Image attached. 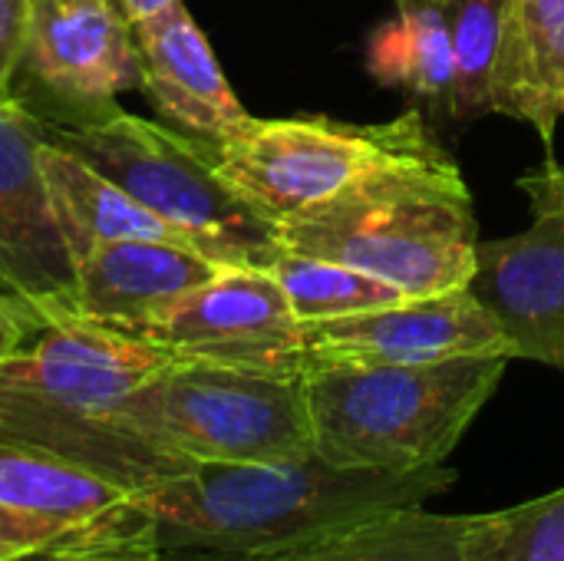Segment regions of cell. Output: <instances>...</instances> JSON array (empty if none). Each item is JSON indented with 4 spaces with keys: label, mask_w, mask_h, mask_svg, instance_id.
<instances>
[{
    "label": "cell",
    "mask_w": 564,
    "mask_h": 561,
    "mask_svg": "<svg viewBox=\"0 0 564 561\" xmlns=\"http://www.w3.org/2000/svg\"><path fill=\"white\" fill-rule=\"evenodd\" d=\"M456 470H347L317 453L274 463H195L135 493L162 552L248 559L390 509L443 496Z\"/></svg>",
    "instance_id": "6da1fadb"
},
{
    "label": "cell",
    "mask_w": 564,
    "mask_h": 561,
    "mask_svg": "<svg viewBox=\"0 0 564 561\" xmlns=\"http://www.w3.org/2000/svg\"><path fill=\"white\" fill-rule=\"evenodd\" d=\"M175 357L149 337L63 317L0 360V440L69 460L122 489L188 470L135 436L126 400Z\"/></svg>",
    "instance_id": "7a4b0ae2"
},
{
    "label": "cell",
    "mask_w": 564,
    "mask_h": 561,
    "mask_svg": "<svg viewBox=\"0 0 564 561\" xmlns=\"http://www.w3.org/2000/svg\"><path fill=\"white\" fill-rule=\"evenodd\" d=\"M281 245L360 268L406 298H436L469 288L479 231L463 172L426 136L281 222Z\"/></svg>",
    "instance_id": "3957f363"
},
{
    "label": "cell",
    "mask_w": 564,
    "mask_h": 561,
    "mask_svg": "<svg viewBox=\"0 0 564 561\" xmlns=\"http://www.w3.org/2000/svg\"><path fill=\"white\" fill-rule=\"evenodd\" d=\"M512 357L476 354L410 367H311L314 453L334 466L416 473L446 463Z\"/></svg>",
    "instance_id": "277c9868"
},
{
    "label": "cell",
    "mask_w": 564,
    "mask_h": 561,
    "mask_svg": "<svg viewBox=\"0 0 564 561\" xmlns=\"http://www.w3.org/2000/svg\"><path fill=\"white\" fill-rule=\"evenodd\" d=\"M43 136L112 179L135 202L185 231L221 268H264L284 255L281 225L251 208L215 169L208 139L109 109L69 122L40 119Z\"/></svg>",
    "instance_id": "5b68a950"
},
{
    "label": "cell",
    "mask_w": 564,
    "mask_h": 561,
    "mask_svg": "<svg viewBox=\"0 0 564 561\" xmlns=\"http://www.w3.org/2000/svg\"><path fill=\"white\" fill-rule=\"evenodd\" d=\"M122 420L185 466L274 463L314 453L304 377L284 380L175 357L126 400Z\"/></svg>",
    "instance_id": "8992f818"
},
{
    "label": "cell",
    "mask_w": 564,
    "mask_h": 561,
    "mask_svg": "<svg viewBox=\"0 0 564 561\" xmlns=\"http://www.w3.org/2000/svg\"><path fill=\"white\" fill-rule=\"evenodd\" d=\"M430 132L416 112L383 126L334 119H245L212 139L218 175L264 218L288 222L347 188Z\"/></svg>",
    "instance_id": "52a82bcc"
},
{
    "label": "cell",
    "mask_w": 564,
    "mask_h": 561,
    "mask_svg": "<svg viewBox=\"0 0 564 561\" xmlns=\"http://www.w3.org/2000/svg\"><path fill=\"white\" fill-rule=\"evenodd\" d=\"M20 73V106L46 122L109 112L119 93L142 89L132 26L106 0H30Z\"/></svg>",
    "instance_id": "ba28073f"
},
{
    "label": "cell",
    "mask_w": 564,
    "mask_h": 561,
    "mask_svg": "<svg viewBox=\"0 0 564 561\" xmlns=\"http://www.w3.org/2000/svg\"><path fill=\"white\" fill-rule=\"evenodd\" d=\"M142 337L178 360H202L284 380L304 377V324L264 268H221Z\"/></svg>",
    "instance_id": "9c48e42d"
},
{
    "label": "cell",
    "mask_w": 564,
    "mask_h": 561,
    "mask_svg": "<svg viewBox=\"0 0 564 561\" xmlns=\"http://www.w3.org/2000/svg\"><path fill=\"white\" fill-rule=\"evenodd\" d=\"M40 139L36 116L0 109V301L36 331L76 314V265L40 172Z\"/></svg>",
    "instance_id": "30bf717a"
},
{
    "label": "cell",
    "mask_w": 564,
    "mask_h": 561,
    "mask_svg": "<svg viewBox=\"0 0 564 561\" xmlns=\"http://www.w3.org/2000/svg\"><path fill=\"white\" fill-rule=\"evenodd\" d=\"M0 506L59 532L79 561L162 559L132 489L33 446L0 440Z\"/></svg>",
    "instance_id": "8fae6325"
},
{
    "label": "cell",
    "mask_w": 564,
    "mask_h": 561,
    "mask_svg": "<svg viewBox=\"0 0 564 561\" xmlns=\"http://www.w3.org/2000/svg\"><path fill=\"white\" fill-rule=\"evenodd\" d=\"M522 185L535 222L522 235L479 241L469 291L502 327L512 357L564 370V192L545 172Z\"/></svg>",
    "instance_id": "7c38bea8"
},
{
    "label": "cell",
    "mask_w": 564,
    "mask_h": 561,
    "mask_svg": "<svg viewBox=\"0 0 564 561\" xmlns=\"http://www.w3.org/2000/svg\"><path fill=\"white\" fill-rule=\"evenodd\" d=\"M304 374L311 367H410L476 354L512 357L502 327L469 288L317 321L304 327Z\"/></svg>",
    "instance_id": "4fadbf2b"
},
{
    "label": "cell",
    "mask_w": 564,
    "mask_h": 561,
    "mask_svg": "<svg viewBox=\"0 0 564 561\" xmlns=\"http://www.w3.org/2000/svg\"><path fill=\"white\" fill-rule=\"evenodd\" d=\"M221 265L169 241H109L76 261V314L145 334Z\"/></svg>",
    "instance_id": "5bb4252c"
},
{
    "label": "cell",
    "mask_w": 564,
    "mask_h": 561,
    "mask_svg": "<svg viewBox=\"0 0 564 561\" xmlns=\"http://www.w3.org/2000/svg\"><path fill=\"white\" fill-rule=\"evenodd\" d=\"M132 36L142 63V89L162 116L202 139H221L248 119L205 33L182 3L135 23Z\"/></svg>",
    "instance_id": "9a60e30c"
},
{
    "label": "cell",
    "mask_w": 564,
    "mask_h": 561,
    "mask_svg": "<svg viewBox=\"0 0 564 561\" xmlns=\"http://www.w3.org/2000/svg\"><path fill=\"white\" fill-rule=\"evenodd\" d=\"M36 155L73 265L109 241H169L198 251L185 231H178L162 215L135 202L129 192H122L112 179L99 175L93 165L76 159L69 149L43 136Z\"/></svg>",
    "instance_id": "2e32d148"
},
{
    "label": "cell",
    "mask_w": 564,
    "mask_h": 561,
    "mask_svg": "<svg viewBox=\"0 0 564 561\" xmlns=\"http://www.w3.org/2000/svg\"><path fill=\"white\" fill-rule=\"evenodd\" d=\"M492 112L525 119L552 145L564 116V0H502Z\"/></svg>",
    "instance_id": "e0dca14e"
},
{
    "label": "cell",
    "mask_w": 564,
    "mask_h": 561,
    "mask_svg": "<svg viewBox=\"0 0 564 561\" xmlns=\"http://www.w3.org/2000/svg\"><path fill=\"white\" fill-rule=\"evenodd\" d=\"M476 522L479 516H433L423 506L390 509L238 561H476Z\"/></svg>",
    "instance_id": "ac0fdd59"
},
{
    "label": "cell",
    "mask_w": 564,
    "mask_h": 561,
    "mask_svg": "<svg viewBox=\"0 0 564 561\" xmlns=\"http://www.w3.org/2000/svg\"><path fill=\"white\" fill-rule=\"evenodd\" d=\"M397 23L373 43V69L400 79L430 103L449 109L456 86V56L443 13L433 0H393Z\"/></svg>",
    "instance_id": "d6986e66"
},
{
    "label": "cell",
    "mask_w": 564,
    "mask_h": 561,
    "mask_svg": "<svg viewBox=\"0 0 564 561\" xmlns=\"http://www.w3.org/2000/svg\"><path fill=\"white\" fill-rule=\"evenodd\" d=\"M271 274L284 288V294L304 327L317 324V321L350 317V314H364V311H377V308L406 301L403 291H397L393 284H387L360 268L314 258V255H297L288 248L271 265Z\"/></svg>",
    "instance_id": "ffe728a7"
},
{
    "label": "cell",
    "mask_w": 564,
    "mask_h": 561,
    "mask_svg": "<svg viewBox=\"0 0 564 561\" xmlns=\"http://www.w3.org/2000/svg\"><path fill=\"white\" fill-rule=\"evenodd\" d=\"M446 20L453 56H456V86L449 112L456 119H476L492 112V73L499 56L502 33V0H433Z\"/></svg>",
    "instance_id": "44dd1931"
},
{
    "label": "cell",
    "mask_w": 564,
    "mask_h": 561,
    "mask_svg": "<svg viewBox=\"0 0 564 561\" xmlns=\"http://www.w3.org/2000/svg\"><path fill=\"white\" fill-rule=\"evenodd\" d=\"M473 555L476 561H564V489L479 516Z\"/></svg>",
    "instance_id": "7402d4cb"
},
{
    "label": "cell",
    "mask_w": 564,
    "mask_h": 561,
    "mask_svg": "<svg viewBox=\"0 0 564 561\" xmlns=\"http://www.w3.org/2000/svg\"><path fill=\"white\" fill-rule=\"evenodd\" d=\"M0 561H79L59 532L0 506Z\"/></svg>",
    "instance_id": "603a6c76"
},
{
    "label": "cell",
    "mask_w": 564,
    "mask_h": 561,
    "mask_svg": "<svg viewBox=\"0 0 564 561\" xmlns=\"http://www.w3.org/2000/svg\"><path fill=\"white\" fill-rule=\"evenodd\" d=\"M30 0H0V109L20 106L17 99V73L23 60Z\"/></svg>",
    "instance_id": "cb8c5ba5"
},
{
    "label": "cell",
    "mask_w": 564,
    "mask_h": 561,
    "mask_svg": "<svg viewBox=\"0 0 564 561\" xmlns=\"http://www.w3.org/2000/svg\"><path fill=\"white\" fill-rule=\"evenodd\" d=\"M36 334V327H33V321L23 314V311H17L10 301H0V360L7 357V354H13L26 337H33Z\"/></svg>",
    "instance_id": "d4e9b609"
},
{
    "label": "cell",
    "mask_w": 564,
    "mask_h": 561,
    "mask_svg": "<svg viewBox=\"0 0 564 561\" xmlns=\"http://www.w3.org/2000/svg\"><path fill=\"white\" fill-rule=\"evenodd\" d=\"M129 26H135V23H142V20H149V17H159V13H165L169 7H175V3H182V0H106Z\"/></svg>",
    "instance_id": "484cf974"
},
{
    "label": "cell",
    "mask_w": 564,
    "mask_h": 561,
    "mask_svg": "<svg viewBox=\"0 0 564 561\" xmlns=\"http://www.w3.org/2000/svg\"><path fill=\"white\" fill-rule=\"evenodd\" d=\"M159 561H238L231 555H212V552H162Z\"/></svg>",
    "instance_id": "4316f807"
}]
</instances>
